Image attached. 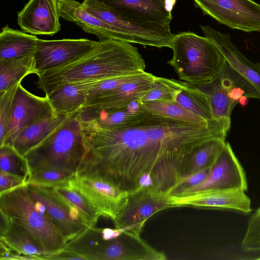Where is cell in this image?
<instances>
[{
    "label": "cell",
    "mask_w": 260,
    "mask_h": 260,
    "mask_svg": "<svg viewBox=\"0 0 260 260\" xmlns=\"http://www.w3.org/2000/svg\"><path fill=\"white\" fill-rule=\"evenodd\" d=\"M80 123L85 151L76 175L128 192L150 187L168 196L183 179L193 151L208 140H225L231 120L192 123L151 113L123 128Z\"/></svg>",
    "instance_id": "obj_1"
},
{
    "label": "cell",
    "mask_w": 260,
    "mask_h": 260,
    "mask_svg": "<svg viewBox=\"0 0 260 260\" xmlns=\"http://www.w3.org/2000/svg\"><path fill=\"white\" fill-rule=\"evenodd\" d=\"M145 67L138 48L131 43L104 39L79 59L38 75L37 83L47 95L64 83L142 73Z\"/></svg>",
    "instance_id": "obj_2"
},
{
    "label": "cell",
    "mask_w": 260,
    "mask_h": 260,
    "mask_svg": "<svg viewBox=\"0 0 260 260\" xmlns=\"http://www.w3.org/2000/svg\"><path fill=\"white\" fill-rule=\"evenodd\" d=\"M0 212L10 223L28 234L47 254L59 252L67 245L44 206L29 193L27 184L0 193Z\"/></svg>",
    "instance_id": "obj_3"
},
{
    "label": "cell",
    "mask_w": 260,
    "mask_h": 260,
    "mask_svg": "<svg viewBox=\"0 0 260 260\" xmlns=\"http://www.w3.org/2000/svg\"><path fill=\"white\" fill-rule=\"evenodd\" d=\"M76 113L24 155L30 174L47 169H60L76 174L85 148L81 123Z\"/></svg>",
    "instance_id": "obj_4"
},
{
    "label": "cell",
    "mask_w": 260,
    "mask_h": 260,
    "mask_svg": "<svg viewBox=\"0 0 260 260\" xmlns=\"http://www.w3.org/2000/svg\"><path fill=\"white\" fill-rule=\"evenodd\" d=\"M170 48L173 55L167 63L174 69L180 80L191 85L212 80L224 60L211 40L190 31L174 35Z\"/></svg>",
    "instance_id": "obj_5"
},
{
    "label": "cell",
    "mask_w": 260,
    "mask_h": 260,
    "mask_svg": "<svg viewBox=\"0 0 260 260\" xmlns=\"http://www.w3.org/2000/svg\"><path fill=\"white\" fill-rule=\"evenodd\" d=\"M82 8L109 25L119 40L157 48H171L174 35L170 23H142L122 16L99 0H84Z\"/></svg>",
    "instance_id": "obj_6"
},
{
    "label": "cell",
    "mask_w": 260,
    "mask_h": 260,
    "mask_svg": "<svg viewBox=\"0 0 260 260\" xmlns=\"http://www.w3.org/2000/svg\"><path fill=\"white\" fill-rule=\"evenodd\" d=\"M140 233L122 229L115 237L105 239L102 229L95 232L88 257L94 260H165L166 254L150 246Z\"/></svg>",
    "instance_id": "obj_7"
},
{
    "label": "cell",
    "mask_w": 260,
    "mask_h": 260,
    "mask_svg": "<svg viewBox=\"0 0 260 260\" xmlns=\"http://www.w3.org/2000/svg\"><path fill=\"white\" fill-rule=\"evenodd\" d=\"M27 185L30 194L44 206L67 244L89 227L78 209L54 188Z\"/></svg>",
    "instance_id": "obj_8"
},
{
    "label": "cell",
    "mask_w": 260,
    "mask_h": 260,
    "mask_svg": "<svg viewBox=\"0 0 260 260\" xmlns=\"http://www.w3.org/2000/svg\"><path fill=\"white\" fill-rule=\"evenodd\" d=\"M203 13L232 29L260 32V4L252 0H193Z\"/></svg>",
    "instance_id": "obj_9"
},
{
    "label": "cell",
    "mask_w": 260,
    "mask_h": 260,
    "mask_svg": "<svg viewBox=\"0 0 260 260\" xmlns=\"http://www.w3.org/2000/svg\"><path fill=\"white\" fill-rule=\"evenodd\" d=\"M98 43L87 39H38L34 55L35 74L39 75L74 62L91 51Z\"/></svg>",
    "instance_id": "obj_10"
},
{
    "label": "cell",
    "mask_w": 260,
    "mask_h": 260,
    "mask_svg": "<svg viewBox=\"0 0 260 260\" xmlns=\"http://www.w3.org/2000/svg\"><path fill=\"white\" fill-rule=\"evenodd\" d=\"M169 208L167 195L150 187H141L128 192L127 202L113 223L116 229L141 233L148 218Z\"/></svg>",
    "instance_id": "obj_11"
},
{
    "label": "cell",
    "mask_w": 260,
    "mask_h": 260,
    "mask_svg": "<svg viewBox=\"0 0 260 260\" xmlns=\"http://www.w3.org/2000/svg\"><path fill=\"white\" fill-rule=\"evenodd\" d=\"M239 189H206L168 196L170 208H195L233 210L244 214L252 212L251 200Z\"/></svg>",
    "instance_id": "obj_12"
},
{
    "label": "cell",
    "mask_w": 260,
    "mask_h": 260,
    "mask_svg": "<svg viewBox=\"0 0 260 260\" xmlns=\"http://www.w3.org/2000/svg\"><path fill=\"white\" fill-rule=\"evenodd\" d=\"M69 185L84 196L102 216L114 221L125 206L128 192L105 180L75 175Z\"/></svg>",
    "instance_id": "obj_13"
},
{
    "label": "cell",
    "mask_w": 260,
    "mask_h": 260,
    "mask_svg": "<svg viewBox=\"0 0 260 260\" xmlns=\"http://www.w3.org/2000/svg\"><path fill=\"white\" fill-rule=\"evenodd\" d=\"M54 115L56 114L46 96L30 93L20 83L13 101L7 136L2 145L11 146L22 129Z\"/></svg>",
    "instance_id": "obj_14"
},
{
    "label": "cell",
    "mask_w": 260,
    "mask_h": 260,
    "mask_svg": "<svg viewBox=\"0 0 260 260\" xmlns=\"http://www.w3.org/2000/svg\"><path fill=\"white\" fill-rule=\"evenodd\" d=\"M247 189L245 171L230 143L225 142L205 180L185 192L206 189H239L246 191Z\"/></svg>",
    "instance_id": "obj_15"
},
{
    "label": "cell",
    "mask_w": 260,
    "mask_h": 260,
    "mask_svg": "<svg viewBox=\"0 0 260 260\" xmlns=\"http://www.w3.org/2000/svg\"><path fill=\"white\" fill-rule=\"evenodd\" d=\"M58 0H29L17 13V22L28 34L52 36L60 30Z\"/></svg>",
    "instance_id": "obj_16"
},
{
    "label": "cell",
    "mask_w": 260,
    "mask_h": 260,
    "mask_svg": "<svg viewBox=\"0 0 260 260\" xmlns=\"http://www.w3.org/2000/svg\"><path fill=\"white\" fill-rule=\"evenodd\" d=\"M122 16L142 23H170L176 0H99Z\"/></svg>",
    "instance_id": "obj_17"
},
{
    "label": "cell",
    "mask_w": 260,
    "mask_h": 260,
    "mask_svg": "<svg viewBox=\"0 0 260 260\" xmlns=\"http://www.w3.org/2000/svg\"><path fill=\"white\" fill-rule=\"evenodd\" d=\"M156 76L145 72L140 78L121 84L117 87L86 101L83 107L114 111L138 101L155 85Z\"/></svg>",
    "instance_id": "obj_18"
},
{
    "label": "cell",
    "mask_w": 260,
    "mask_h": 260,
    "mask_svg": "<svg viewBox=\"0 0 260 260\" xmlns=\"http://www.w3.org/2000/svg\"><path fill=\"white\" fill-rule=\"evenodd\" d=\"M151 113L145 110L138 101L114 111H104L82 107L76 112L81 123L107 129L129 127L142 120Z\"/></svg>",
    "instance_id": "obj_19"
},
{
    "label": "cell",
    "mask_w": 260,
    "mask_h": 260,
    "mask_svg": "<svg viewBox=\"0 0 260 260\" xmlns=\"http://www.w3.org/2000/svg\"><path fill=\"white\" fill-rule=\"evenodd\" d=\"M200 27L205 36L216 45L227 62L260 94V63H254L246 58L233 43L229 34L222 33L208 25Z\"/></svg>",
    "instance_id": "obj_20"
},
{
    "label": "cell",
    "mask_w": 260,
    "mask_h": 260,
    "mask_svg": "<svg viewBox=\"0 0 260 260\" xmlns=\"http://www.w3.org/2000/svg\"><path fill=\"white\" fill-rule=\"evenodd\" d=\"M100 80H88L64 83L46 96L56 115L73 114L84 105L88 91Z\"/></svg>",
    "instance_id": "obj_21"
},
{
    "label": "cell",
    "mask_w": 260,
    "mask_h": 260,
    "mask_svg": "<svg viewBox=\"0 0 260 260\" xmlns=\"http://www.w3.org/2000/svg\"><path fill=\"white\" fill-rule=\"evenodd\" d=\"M81 4L76 0H58L60 18L75 23L84 32L95 36L99 40H119L118 35L109 25L84 10Z\"/></svg>",
    "instance_id": "obj_22"
},
{
    "label": "cell",
    "mask_w": 260,
    "mask_h": 260,
    "mask_svg": "<svg viewBox=\"0 0 260 260\" xmlns=\"http://www.w3.org/2000/svg\"><path fill=\"white\" fill-rule=\"evenodd\" d=\"M192 85L208 97L213 118L231 119L233 109L237 103L230 97L232 83L222 66L218 73L212 80L204 84Z\"/></svg>",
    "instance_id": "obj_23"
},
{
    "label": "cell",
    "mask_w": 260,
    "mask_h": 260,
    "mask_svg": "<svg viewBox=\"0 0 260 260\" xmlns=\"http://www.w3.org/2000/svg\"><path fill=\"white\" fill-rule=\"evenodd\" d=\"M73 114L54 115L25 127L16 136L11 146L24 156L29 150L40 143L61 125Z\"/></svg>",
    "instance_id": "obj_24"
},
{
    "label": "cell",
    "mask_w": 260,
    "mask_h": 260,
    "mask_svg": "<svg viewBox=\"0 0 260 260\" xmlns=\"http://www.w3.org/2000/svg\"><path fill=\"white\" fill-rule=\"evenodd\" d=\"M38 39L36 36L5 26L0 32V60L34 54Z\"/></svg>",
    "instance_id": "obj_25"
},
{
    "label": "cell",
    "mask_w": 260,
    "mask_h": 260,
    "mask_svg": "<svg viewBox=\"0 0 260 260\" xmlns=\"http://www.w3.org/2000/svg\"><path fill=\"white\" fill-rule=\"evenodd\" d=\"M34 54L0 60V95L21 82L26 76L35 74Z\"/></svg>",
    "instance_id": "obj_26"
},
{
    "label": "cell",
    "mask_w": 260,
    "mask_h": 260,
    "mask_svg": "<svg viewBox=\"0 0 260 260\" xmlns=\"http://www.w3.org/2000/svg\"><path fill=\"white\" fill-rule=\"evenodd\" d=\"M0 241L12 251L26 256L28 259L40 260L41 256L47 254L28 234L10 222L7 229L0 234Z\"/></svg>",
    "instance_id": "obj_27"
},
{
    "label": "cell",
    "mask_w": 260,
    "mask_h": 260,
    "mask_svg": "<svg viewBox=\"0 0 260 260\" xmlns=\"http://www.w3.org/2000/svg\"><path fill=\"white\" fill-rule=\"evenodd\" d=\"M175 101L187 110L206 120L214 119L208 97L192 85L181 80V87Z\"/></svg>",
    "instance_id": "obj_28"
},
{
    "label": "cell",
    "mask_w": 260,
    "mask_h": 260,
    "mask_svg": "<svg viewBox=\"0 0 260 260\" xmlns=\"http://www.w3.org/2000/svg\"><path fill=\"white\" fill-rule=\"evenodd\" d=\"M225 140L212 139L197 147L190 157L183 179L198 172L211 168L224 148Z\"/></svg>",
    "instance_id": "obj_29"
},
{
    "label": "cell",
    "mask_w": 260,
    "mask_h": 260,
    "mask_svg": "<svg viewBox=\"0 0 260 260\" xmlns=\"http://www.w3.org/2000/svg\"><path fill=\"white\" fill-rule=\"evenodd\" d=\"M140 103L147 111L162 117L192 123L208 121L191 113L175 101H152Z\"/></svg>",
    "instance_id": "obj_30"
},
{
    "label": "cell",
    "mask_w": 260,
    "mask_h": 260,
    "mask_svg": "<svg viewBox=\"0 0 260 260\" xmlns=\"http://www.w3.org/2000/svg\"><path fill=\"white\" fill-rule=\"evenodd\" d=\"M54 189L78 209L89 227L95 226L102 216L84 196L69 185Z\"/></svg>",
    "instance_id": "obj_31"
},
{
    "label": "cell",
    "mask_w": 260,
    "mask_h": 260,
    "mask_svg": "<svg viewBox=\"0 0 260 260\" xmlns=\"http://www.w3.org/2000/svg\"><path fill=\"white\" fill-rule=\"evenodd\" d=\"M0 171L23 177L26 181L30 175L24 156L9 145L0 146Z\"/></svg>",
    "instance_id": "obj_32"
},
{
    "label": "cell",
    "mask_w": 260,
    "mask_h": 260,
    "mask_svg": "<svg viewBox=\"0 0 260 260\" xmlns=\"http://www.w3.org/2000/svg\"><path fill=\"white\" fill-rule=\"evenodd\" d=\"M76 173L60 169H47L32 172L26 184L56 188L69 185Z\"/></svg>",
    "instance_id": "obj_33"
},
{
    "label": "cell",
    "mask_w": 260,
    "mask_h": 260,
    "mask_svg": "<svg viewBox=\"0 0 260 260\" xmlns=\"http://www.w3.org/2000/svg\"><path fill=\"white\" fill-rule=\"evenodd\" d=\"M181 87V80L156 77L154 86L138 101L141 103L152 101H175Z\"/></svg>",
    "instance_id": "obj_34"
},
{
    "label": "cell",
    "mask_w": 260,
    "mask_h": 260,
    "mask_svg": "<svg viewBox=\"0 0 260 260\" xmlns=\"http://www.w3.org/2000/svg\"><path fill=\"white\" fill-rule=\"evenodd\" d=\"M241 248L245 252H260V207L248 219Z\"/></svg>",
    "instance_id": "obj_35"
},
{
    "label": "cell",
    "mask_w": 260,
    "mask_h": 260,
    "mask_svg": "<svg viewBox=\"0 0 260 260\" xmlns=\"http://www.w3.org/2000/svg\"><path fill=\"white\" fill-rule=\"evenodd\" d=\"M15 84L0 95V145L6 139L14 98L18 86Z\"/></svg>",
    "instance_id": "obj_36"
},
{
    "label": "cell",
    "mask_w": 260,
    "mask_h": 260,
    "mask_svg": "<svg viewBox=\"0 0 260 260\" xmlns=\"http://www.w3.org/2000/svg\"><path fill=\"white\" fill-rule=\"evenodd\" d=\"M145 73V72L142 73L119 76L101 80L88 91L86 101L95 96L111 90L123 83L138 79L142 77Z\"/></svg>",
    "instance_id": "obj_37"
},
{
    "label": "cell",
    "mask_w": 260,
    "mask_h": 260,
    "mask_svg": "<svg viewBox=\"0 0 260 260\" xmlns=\"http://www.w3.org/2000/svg\"><path fill=\"white\" fill-rule=\"evenodd\" d=\"M210 169V168L198 172L183 179L173 189L169 195L184 193L199 185L207 178Z\"/></svg>",
    "instance_id": "obj_38"
},
{
    "label": "cell",
    "mask_w": 260,
    "mask_h": 260,
    "mask_svg": "<svg viewBox=\"0 0 260 260\" xmlns=\"http://www.w3.org/2000/svg\"><path fill=\"white\" fill-rule=\"evenodd\" d=\"M26 184L23 177L0 171V193L13 189Z\"/></svg>",
    "instance_id": "obj_39"
},
{
    "label": "cell",
    "mask_w": 260,
    "mask_h": 260,
    "mask_svg": "<svg viewBox=\"0 0 260 260\" xmlns=\"http://www.w3.org/2000/svg\"><path fill=\"white\" fill-rule=\"evenodd\" d=\"M259 63H260V62H259Z\"/></svg>",
    "instance_id": "obj_40"
}]
</instances>
